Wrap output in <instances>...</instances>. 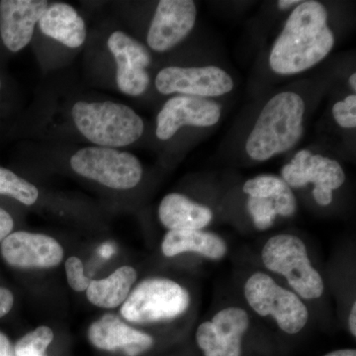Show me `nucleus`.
<instances>
[{
	"label": "nucleus",
	"instance_id": "obj_27",
	"mask_svg": "<svg viewBox=\"0 0 356 356\" xmlns=\"http://www.w3.org/2000/svg\"><path fill=\"white\" fill-rule=\"evenodd\" d=\"M14 227V221L11 215L6 210L0 208V243L10 235Z\"/></svg>",
	"mask_w": 356,
	"mask_h": 356
},
{
	"label": "nucleus",
	"instance_id": "obj_16",
	"mask_svg": "<svg viewBox=\"0 0 356 356\" xmlns=\"http://www.w3.org/2000/svg\"><path fill=\"white\" fill-rule=\"evenodd\" d=\"M88 339L98 350H123L127 356H137L153 348V337L138 331L113 314H106L88 329Z\"/></svg>",
	"mask_w": 356,
	"mask_h": 356
},
{
	"label": "nucleus",
	"instance_id": "obj_13",
	"mask_svg": "<svg viewBox=\"0 0 356 356\" xmlns=\"http://www.w3.org/2000/svg\"><path fill=\"white\" fill-rule=\"evenodd\" d=\"M196 18L197 7L192 0H161L147 31V47L158 53L172 50L193 30Z\"/></svg>",
	"mask_w": 356,
	"mask_h": 356
},
{
	"label": "nucleus",
	"instance_id": "obj_7",
	"mask_svg": "<svg viewBox=\"0 0 356 356\" xmlns=\"http://www.w3.org/2000/svg\"><path fill=\"white\" fill-rule=\"evenodd\" d=\"M70 168L81 177L115 191H129L140 184L143 166L135 154L104 147H86L72 154Z\"/></svg>",
	"mask_w": 356,
	"mask_h": 356
},
{
	"label": "nucleus",
	"instance_id": "obj_3",
	"mask_svg": "<svg viewBox=\"0 0 356 356\" xmlns=\"http://www.w3.org/2000/svg\"><path fill=\"white\" fill-rule=\"evenodd\" d=\"M72 118L79 132L97 147L118 149L139 140L145 132L142 117L128 105L114 102H77Z\"/></svg>",
	"mask_w": 356,
	"mask_h": 356
},
{
	"label": "nucleus",
	"instance_id": "obj_4",
	"mask_svg": "<svg viewBox=\"0 0 356 356\" xmlns=\"http://www.w3.org/2000/svg\"><path fill=\"white\" fill-rule=\"evenodd\" d=\"M261 259L269 271L286 278L300 298L315 300L324 294V280L312 264L305 243L299 236H271L262 248Z\"/></svg>",
	"mask_w": 356,
	"mask_h": 356
},
{
	"label": "nucleus",
	"instance_id": "obj_19",
	"mask_svg": "<svg viewBox=\"0 0 356 356\" xmlns=\"http://www.w3.org/2000/svg\"><path fill=\"white\" fill-rule=\"evenodd\" d=\"M161 252L168 257L195 252L209 259H221L228 252L227 243L217 234L203 229L168 231L161 243Z\"/></svg>",
	"mask_w": 356,
	"mask_h": 356
},
{
	"label": "nucleus",
	"instance_id": "obj_5",
	"mask_svg": "<svg viewBox=\"0 0 356 356\" xmlns=\"http://www.w3.org/2000/svg\"><path fill=\"white\" fill-rule=\"evenodd\" d=\"M191 295L179 283L163 277H152L137 285L124 302L122 317L138 325L170 321L188 310Z\"/></svg>",
	"mask_w": 356,
	"mask_h": 356
},
{
	"label": "nucleus",
	"instance_id": "obj_31",
	"mask_svg": "<svg viewBox=\"0 0 356 356\" xmlns=\"http://www.w3.org/2000/svg\"><path fill=\"white\" fill-rule=\"evenodd\" d=\"M323 356H356V350L353 348H343V350L331 351Z\"/></svg>",
	"mask_w": 356,
	"mask_h": 356
},
{
	"label": "nucleus",
	"instance_id": "obj_15",
	"mask_svg": "<svg viewBox=\"0 0 356 356\" xmlns=\"http://www.w3.org/2000/svg\"><path fill=\"white\" fill-rule=\"evenodd\" d=\"M48 6L47 0L0 1V36L7 50L17 53L29 44Z\"/></svg>",
	"mask_w": 356,
	"mask_h": 356
},
{
	"label": "nucleus",
	"instance_id": "obj_28",
	"mask_svg": "<svg viewBox=\"0 0 356 356\" xmlns=\"http://www.w3.org/2000/svg\"><path fill=\"white\" fill-rule=\"evenodd\" d=\"M14 297L10 290L0 287V318L6 316L13 309Z\"/></svg>",
	"mask_w": 356,
	"mask_h": 356
},
{
	"label": "nucleus",
	"instance_id": "obj_10",
	"mask_svg": "<svg viewBox=\"0 0 356 356\" xmlns=\"http://www.w3.org/2000/svg\"><path fill=\"white\" fill-rule=\"evenodd\" d=\"M107 48L116 63V83L129 96H140L151 83L147 67L152 63L149 49L127 33L117 30L107 40Z\"/></svg>",
	"mask_w": 356,
	"mask_h": 356
},
{
	"label": "nucleus",
	"instance_id": "obj_32",
	"mask_svg": "<svg viewBox=\"0 0 356 356\" xmlns=\"http://www.w3.org/2000/svg\"><path fill=\"white\" fill-rule=\"evenodd\" d=\"M299 0H280L277 2L278 8L281 9V10H288L289 8H292V7H296L300 3Z\"/></svg>",
	"mask_w": 356,
	"mask_h": 356
},
{
	"label": "nucleus",
	"instance_id": "obj_18",
	"mask_svg": "<svg viewBox=\"0 0 356 356\" xmlns=\"http://www.w3.org/2000/svg\"><path fill=\"white\" fill-rule=\"evenodd\" d=\"M159 218L168 231L203 229L212 222L213 212L184 194L170 193L159 204Z\"/></svg>",
	"mask_w": 356,
	"mask_h": 356
},
{
	"label": "nucleus",
	"instance_id": "obj_20",
	"mask_svg": "<svg viewBox=\"0 0 356 356\" xmlns=\"http://www.w3.org/2000/svg\"><path fill=\"white\" fill-rule=\"evenodd\" d=\"M137 277L134 267H119L104 280H91L86 289V297L91 304L99 308H116L128 298Z\"/></svg>",
	"mask_w": 356,
	"mask_h": 356
},
{
	"label": "nucleus",
	"instance_id": "obj_30",
	"mask_svg": "<svg viewBox=\"0 0 356 356\" xmlns=\"http://www.w3.org/2000/svg\"><path fill=\"white\" fill-rule=\"evenodd\" d=\"M348 327L351 336L356 337V304L353 302L350 309V317H348Z\"/></svg>",
	"mask_w": 356,
	"mask_h": 356
},
{
	"label": "nucleus",
	"instance_id": "obj_23",
	"mask_svg": "<svg viewBox=\"0 0 356 356\" xmlns=\"http://www.w3.org/2000/svg\"><path fill=\"white\" fill-rule=\"evenodd\" d=\"M54 339V332L49 327H37L23 337L15 346L16 356H44Z\"/></svg>",
	"mask_w": 356,
	"mask_h": 356
},
{
	"label": "nucleus",
	"instance_id": "obj_22",
	"mask_svg": "<svg viewBox=\"0 0 356 356\" xmlns=\"http://www.w3.org/2000/svg\"><path fill=\"white\" fill-rule=\"evenodd\" d=\"M0 194L9 196L26 206H31L39 198V191L34 184L16 173L0 166Z\"/></svg>",
	"mask_w": 356,
	"mask_h": 356
},
{
	"label": "nucleus",
	"instance_id": "obj_2",
	"mask_svg": "<svg viewBox=\"0 0 356 356\" xmlns=\"http://www.w3.org/2000/svg\"><path fill=\"white\" fill-rule=\"evenodd\" d=\"M306 104L294 91H280L264 105L248 134L245 152L252 161H266L293 149L304 134Z\"/></svg>",
	"mask_w": 356,
	"mask_h": 356
},
{
	"label": "nucleus",
	"instance_id": "obj_26",
	"mask_svg": "<svg viewBox=\"0 0 356 356\" xmlns=\"http://www.w3.org/2000/svg\"><path fill=\"white\" fill-rule=\"evenodd\" d=\"M65 273L72 289L76 292L86 291L91 280L84 274L83 264L79 257H70L67 259L65 261Z\"/></svg>",
	"mask_w": 356,
	"mask_h": 356
},
{
	"label": "nucleus",
	"instance_id": "obj_12",
	"mask_svg": "<svg viewBox=\"0 0 356 356\" xmlns=\"http://www.w3.org/2000/svg\"><path fill=\"white\" fill-rule=\"evenodd\" d=\"M221 114V105L209 98L173 96L165 103L156 117V137L161 140L172 139L185 126L212 127L219 123Z\"/></svg>",
	"mask_w": 356,
	"mask_h": 356
},
{
	"label": "nucleus",
	"instance_id": "obj_14",
	"mask_svg": "<svg viewBox=\"0 0 356 356\" xmlns=\"http://www.w3.org/2000/svg\"><path fill=\"white\" fill-rule=\"evenodd\" d=\"M1 254L7 264L18 268H51L62 262L64 248L51 236L16 232L1 243Z\"/></svg>",
	"mask_w": 356,
	"mask_h": 356
},
{
	"label": "nucleus",
	"instance_id": "obj_11",
	"mask_svg": "<svg viewBox=\"0 0 356 356\" xmlns=\"http://www.w3.org/2000/svg\"><path fill=\"white\" fill-rule=\"evenodd\" d=\"M248 327L250 318L245 309L227 307L199 325L196 343L204 356H242Z\"/></svg>",
	"mask_w": 356,
	"mask_h": 356
},
{
	"label": "nucleus",
	"instance_id": "obj_8",
	"mask_svg": "<svg viewBox=\"0 0 356 356\" xmlns=\"http://www.w3.org/2000/svg\"><path fill=\"white\" fill-rule=\"evenodd\" d=\"M280 175L291 188L313 184V197L322 207L332 202L334 191L346 181V172L339 161L309 149H301L295 154L290 163L281 168Z\"/></svg>",
	"mask_w": 356,
	"mask_h": 356
},
{
	"label": "nucleus",
	"instance_id": "obj_34",
	"mask_svg": "<svg viewBox=\"0 0 356 356\" xmlns=\"http://www.w3.org/2000/svg\"><path fill=\"white\" fill-rule=\"evenodd\" d=\"M0 89H1V81H0Z\"/></svg>",
	"mask_w": 356,
	"mask_h": 356
},
{
	"label": "nucleus",
	"instance_id": "obj_17",
	"mask_svg": "<svg viewBox=\"0 0 356 356\" xmlns=\"http://www.w3.org/2000/svg\"><path fill=\"white\" fill-rule=\"evenodd\" d=\"M40 31L70 49L81 48L88 37L86 21L65 2L49 4L38 22Z\"/></svg>",
	"mask_w": 356,
	"mask_h": 356
},
{
	"label": "nucleus",
	"instance_id": "obj_24",
	"mask_svg": "<svg viewBox=\"0 0 356 356\" xmlns=\"http://www.w3.org/2000/svg\"><path fill=\"white\" fill-rule=\"evenodd\" d=\"M247 206L255 228L266 231L273 227L276 216H278L273 199L248 197Z\"/></svg>",
	"mask_w": 356,
	"mask_h": 356
},
{
	"label": "nucleus",
	"instance_id": "obj_21",
	"mask_svg": "<svg viewBox=\"0 0 356 356\" xmlns=\"http://www.w3.org/2000/svg\"><path fill=\"white\" fill-rule=\"evenodd\" d=\"M243 191L248 197L273 199L278 216L291 217L296 212L297 199L291 187L276 175H261L250 178L243 184Z\"/></svg>",
	"mask_w": 356,
	"mask_h": 356
},
{
	"label": "nucleus",
	"instance_id": "obj_6",
	"mask_svg": "<svg viewBox=\"0 0 356 356\" xmlns=\"http://www.w3.org/2000/svg\"><path fill=\"white\" fill-rule=\"evenodd\" d=\"M248 305L261 317H271L281 331L297 334L306 327L309 311L304 302L291 290L277 284L268 274L254 273L243 288Z\"/></svg>",
	"mask_w": 356,
	"mask_h": 356
},
{
	"label": "nucleus",
	"instance_id": "obj_33",
	"mask_svg": "<svg viewBox=\"0 0 356 356\" xmlns=\"http://www.w3.org/2000/svg\"><path fill=\"white\" fill-rule=\"evenodd\" d=\"M348 83H350V88L353 89V91L356 90V74L353 72V74H350V79H348Z\"/></svg>",
	"mask_w": 356,
	"mask_h": 356
},
{
	"label": "nucleus",
	"instance_id": "obj_9",
	"mask_svg": "<svg viewBox=\"0 0 356 356\" xmlns=\"http://www.w3.org/2000/svg\"><path fill=\"white\" fill-rule=\"evenodd\" d=\"M154 86L163 95H177L213 98L228 95L234 81L226 70L216 65L166 67L154 79Z\"/></svg>",
	"mask_w": 356,
	"mask_h": 356
},
{
	"label": "nucleus",
	"instance_id": "obj_25",
	"mask_svg": "<svg viewBox=\"0 0 356 356\" xmlns=\"http://www.w3.org/2000/svg\"><path fill=\"white\" fill-rule=\"evenodd\" d=\"M332 116L337 125L343 129L356 127V95L355 93L346 96L343 100L334 103Z\"/></svg>",
	"mask_w": 356,
	"mask_h": 356
},
{
	"label": "nucleus",
	"instance_id": "obj_1",
	"mask_svg": "<svg viewBox=\"0 0 356 356\" xmlns=\"http://www.w3.org/2000/svg\"><path fill=\"white\" fill-rule=\"evenodd\" d=\"M334 44L336 37L324 4L316 0L301 1L274 42L269 65L280 76L301 74L324 60Z\"/></svg>",
	"mask_w": 356,
	"mask_h": 356
},
{
	"label": "nucleus",
	"instance_id": "obj_29",
	"mask_svg": "<svg viewBox=\"0 0 356 356\" xmlns=\"http://www.w3.org/2000/svg\"><path fill=\"white\" fill-rule=\"evenodd\" d=\"M0 356H13L11 343L8 337L0 332Z\"/></svg>",
	"mask_w": 356,
	"mask_h": 356
}]
</instances>
